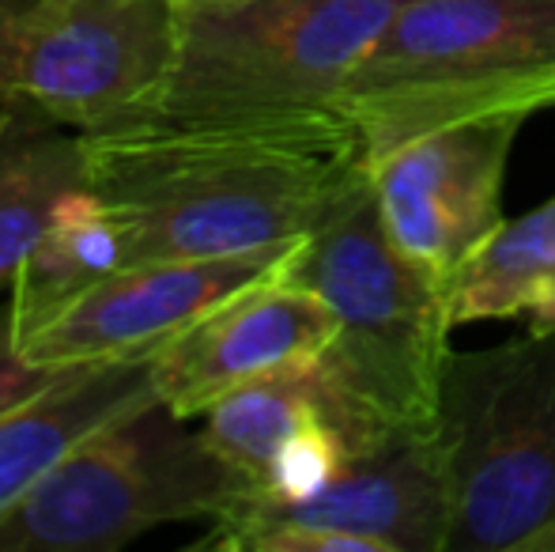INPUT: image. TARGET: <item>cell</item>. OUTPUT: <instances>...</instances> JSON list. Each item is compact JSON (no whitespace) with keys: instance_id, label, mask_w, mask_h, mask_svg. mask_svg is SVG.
Returning <instances> with one entry per match:
<instances>
[{"instance_id":"6da1fadb","label":"cell","mask_w":555,"mask_h":552,"mask_svg":"<svg viewBox=\"0 0 555 552\" xmlns=\"http://www.w3.org/2000/svg\"><path fill=\"white\" fill-rule=\"evenodd\" d=\"M80 140L125 266L292 246L371 178L340 106L152 111Z\"/></svg>"},{"instance_id":"7a4b0ae2","label":"cell","mask_w":555,"mask_h":552,"mask_svg":"<svg viewBox=\"0 0 555 552\" xmlns=\"http://www.w3.org/2000/svg\"><path fill=\"white\" fill-rule=\"evenodd\" d=\"M555 106V0H409L340 95L366 155L476 118Z\"/></svg>"},{"instance_id":"3957f363","label":"cell","mask_w":555,"mask_h":552,"mask_svg":"<svg viewBox=\"0 0 555 552\" xmlns=\"http://www.w3.org/2000/svg\"><path fill=\"white\" fill-rule=\"evenodd\" d=\"M284 277L333 307L322 368L336 390L389 427L435 432L453 330L446 284L393 243L371 178L295 243Z\"/></svg>"},{"instance_id":"277c9868","label":"cell","mask_w":555,"mask_h":552,"mask_svg":"<svg viewBox=\"0 0 555 552\" xmlns=\"http://www.w3.org/2000/svg\"><path fill=\"white\" fill-rule=\"evenodd\" d=\"M435 435L446 552H555V330L450 352Z\"/></svg>"},{"instance_id":"5b68a950","label":"cell","mask_w":555,"mask_h":552,"mask_svg":"<svg viewBox=\"0 0 555 552\" xmlns=\"http://www.w3.org/2000/svg\"><path fill=\"white\" fill-rule=\"evenodd\" d=\"M242 480L159 398L80 439L4 518L0 552H114L167 523L223 515Z\"/></svg>"},{"instance_id":"8992f818","label":"cell","mask_w":555,"mask_h":552,"mask_svg":"<svg viewBox=\"0 0 555 552\" xmlns=\"http://www.w3.org/2000/svg\"><path fill=\"white\" fill-rule=\"evenodd\" d=\"M159 111L340 106L351 73L409 0H182Z\"/></svg>"},{"instance_id":"52a82bcc","label":"cell","mask_w":555,"mask_h":552,"mask_svg":"<svg viewBox=\"0 0 555 552\" xmlns=\"http://www.w3.org/2000/svg\"><path fill=\"white\" fill-rule=\"evenodd\" d=\"M182 0H42L23 38L15 106L76 133L163 106Z\"/></svg>"},{"instance_id":"ba28073f","label":"cell","mask_w":555,"mask_h":552,"mask_svg":"<svg viewBox=\"0 0 555 552\" xmlns=\"http://www.w3.org/2000/svg\"><path fill=\"white\" fill-rule=\"evenodd\" d=\"M307 526L371 541L374 552H446L450 485L435 432H389L351 450L330 480L299 503L234 500L212 518L201 549L242 552L257 530Z\"/></svg>"},{"instance_id":"9c48e42d","label":"cell","mask_w":555,"mask_h":552,"mask_svg":"<svg viewBox=\"0 0 555 552\" xmlns=\"http://www.w3.org/2000/svg\"><path fill=\"white\" fill-rule=\"evenodd\" d=\"M292 251L295 243L227 258L132 261L65 303L15 345L38 368L155 356L216 303L280 273Z\"/></svg>"},{"instance_id":"30bf717a","label":"cell","mask_w":555,"mask_h":552,"mask_svg":"<svg viewBox=\"0 0 555 552\" xmlns=\"http://www.w3.org/2000/svg\"><path fill=\"white\" fill-rule=\"evenodd\" d=\"M521 121L514 114L457 121L371 159L386 231L442 284L506 220L503 178Z\"/></svg>"},{"instance_id":"8fae6325","label":"cell","mask_w":555,"mask_h":552,"mask_svg":"<svg viewBox=\"0 0 555 552\" xmlns=\"http://www.w3.org/2000/svg\"><path fill=\"white\" fill-rule=\"evenodd\" d=\"M336 337L333 307L284 269L234 292L152 356L155 394L178 416H205L223 394L261 375L322 360Z\"/></svg>"},{"instance_id":"7c38bea8","label":"cell","mask_w":555,"mask_h":552,"mask_svg":"<svg viewBox=\"0 0 555 552\" xmlns=\"http://www.w3.org/2000/svg\"><path fill=\"white\" fill-rule=\"evenodd\" d=\"M152 356L76 363L46 390L0 413V518L68 454L111 420L155 401Z\"/></svg>"},{"instance_id":"4fadbf2b","label":"cell","mask_w":555,"mask_h":552,"mask_svg":"<svg viewBox=\"0 0 555 552\" xmlns=\"http://www.w3.org/2000/svg\"><path fill=\"white\" fill-rule=\"evenodd\" d=\"M453 325L518 318L526 330H555V197L503 220L450 277Z\"/></svg>"},{"instance_id":"5bb4252c","label":"cell","mask_w":555,"mask_h":552,"mask_svg":"<svg viewBox=\"0 0 555 552\" xmlns=\"http://www.w3.org/2000/svg\"><path fill=\"white\" fill-rule=\"evenodd\" d=\"M344 406H348V398L325 375L322 360H310L223 394L201 416L205 420L201 432L212 442L216 454L231 465L234 477L242 480V492H254L284 442L336 416Z\"/></svg>"},{"instance_id":"9a60e30c","label":"cell","mask_w":555,"mask_h":552,"mask_svg":"<svg viewBox=\"0 0 555 552\" xmlns=\"http://www.w3.org/2000/svg\"><path fill=\"white\" fill-rule=\"evenodd\" d=\"M125 266V243L111 208L91 185H76L53 205L46 231L12 280L15 341L57 314L65 303Z\"/></svg>"},{"instance_id":"2e32d148","label":"cell","mask_w":555,"mask_h":552,"mask_svg":"<svg viewBox=\"0 0 555 552\" xmlns=\"http://www.w3.org/2000/svg\"><path fill=\"white\" fill-rule=\"evenodd\" d=\"M76 185H88L80 133H61L27 114L0 140V292L12 287L53 205Z\"/></svg>"},{"instance_id":"e0dca14e","label":"cell","mask_w":555,"mask_h":552,"mask_svg":"<svg viewBox=\"0 0 555 552\" xmlns=\"http://www.w3.org/2000/svg\"><path fill=\"white\" fill-rule=\"evenodd\" d=\"M68 368H38L15 345V325H12V303L0 307V413L20 401L35 398L38 390L53 383Z\"/></svg>"},{"instance_id":"ac0fdd59","label":"cell","mask_w":555,"mask_h":552,"mask_svg":"<svg viewBox=\"0 0 555 552\" xmlns=\"http://www.w3.org/2000/svg\"><path fill=\"white\" fill-rule=\"evenodd\" d=\"M42 0H0V99L15 103V80H20V53L27 27Z\"/></svg>"},{"instance_id":"d6986e66","label":"cell","mask_w":555,"mask_h":552,"mask_svg":"<svg viewBox=\"0 0 555 552\" xmlns=\"http://www.w3.org/2000/svg\"><path fill=\"white\" fill-rule=\"evenodd\" d=\"M23 118H27V111H23V106L4 103V99H0V140H4L8 133H12V129L20 126Z\"/></svg>"}]
</instances>
